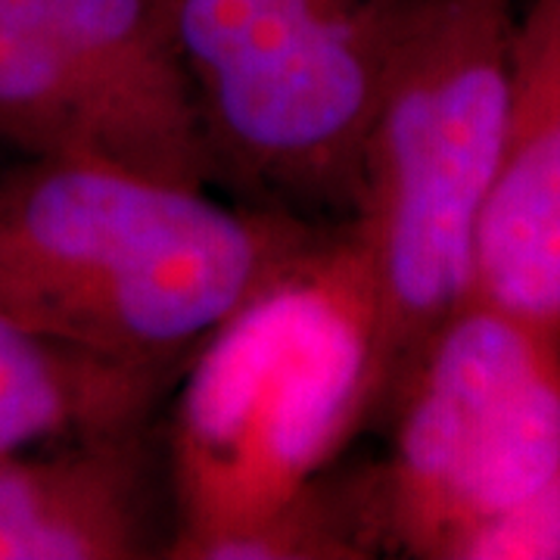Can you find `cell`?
I'll use <instances>...</instances> for the list:
<instances>
[{
    "label": "cell",
    "instance_id": "obj_1",
    "mask_svg": "<svg viewBox=\"0 0 560 560\" xmlns=\"http://www.w3.org/2000/svg\"><path fill=\"white\" fill-rule=\"evenodd\" d=\"M371 293L342 224L224 320L175 383L165 558H377L352 474L330 477L371 427Z\"/></svg>",
    "mask_w": 560,
    "mask_h": 560
},
{
    "label": "cell",
    "instance_id": "obj_2",
    "mask_svg": "<svg viewBox=\"0 0 560 560\" xmlns=\"http://www.w3.org/2000/svg\"><path fill=\"white\" fill-rule=\"evenodd\" d=\"M330 228L94 162L0 165V312L103 359L178 371Z\"/></svg>",
    "mask_w": 560,
    "mask_h": 560
},
{
    "label": "cell",
    "instance_id": "obj_3",
    "mask_svg": "<svg viewBox=\"0 0 560 560\" xmlns=\"http://www.w3.org/2000/svg\"><path fill=\"white\" fill-rule=\"evenodd\" d=\"M514 0H408L346 224L371 308V423L474 287L511 88Z\"/></svg>",
    "mask_w": 560,
    "mask_h": 560
},
{
    "label": "cell",
    "instance_id": "obj_4",
    "mask_svg": "<svg viewBox=\"0 0 560 560\" xmlns=\"http://www.w3.org/2000/svg\"><path fill=\"white\" fill-rule=\"evenodd\" d=\"M408 0H165L212 184L342 228Z\"/></svg>",
    "mask_w": 560,
    "mask_h": 560
},
{
    "label": "cell",
    "instance_id": "obj_5",
    "mask_svg": "<svg viewBox=\"0 0 560 560\" xmlns=\"http://www.w3.org/2000/svg\"><path fill=\"white\" fill-rule=\"evenodd\" d=\"M389 455L355 470L377 555L460 560L560 470V342L467 300L386 401Z\"/></svg>",
    "mask_w": 560,
    "mask_h": 560
},
{
    "label": "cell",
    "instance_id": "obj_6",
    "mask_svg": "<svg viewBox=\"0 0 560 560\" xmlns=\"http://www.w3.org/2000/svg\"><path fill=\"white\" fill-rule=\"evenodd\" d=\"M0 147L209 190L165 0H0Z\"/></svg>",
    "mask_w": 560,
    "mask_h": 560
},
{
    "label": "cell",
    "instance_id": "obj_7",
    "mask_svg": "<svg viewBox=\"0 0 560 560\" xmlns=\"http://www.w3.org/2000/svg\"><path fill=\"white\" fill-rule=\"evenodd\" d=\"M470 300L560 342V0H533L514 28Z\"/></svg>",
    "mask_w": 560,
    "mask_h": 560
},
{
    "label": "cell",
    "instance_id": "obj_8",
    "mask_svg": "<svg viewBox=\"0 0 560 560\" xmlns=\"http://www.w3.org/2000/svg\"><path fill=\"white\" fill-rule=\"evenodd\" d=\"M160 418L0 458V560L165 558Z\"/></svg>",
    "mask_w": 560,
    "mask_h": 560
},
{
    "label": "cell",
    "instance_id": "obj_9",
    "mask_svg": "<svg viewBox=\"0 0 560 560\" xmlns=\"http://www.w3.org/2000/svg\"><path fill=\"white\" fill-rule=\"evenodd\" d=\"M178 377L50 340L0 312V458L150 423Z\"/></svg>",
    "mask_w": 560,
    "mask_h": 560
},
{
    "label": "cell",
    "instance_id": "obj_10",
    "mask_svg": "<svg viewBox=\"0 0 560 560\" xmlns=\"http://www.w3.org/2000/svg\"><path fill=\"white\" fill-rule=\"evenodd\" d=\"M460 560H560V470L536 495L486 523Z\"/></svg>",
    "mask_w": 560,
    "mask_h": 560
}]
</instances>
